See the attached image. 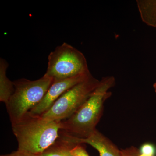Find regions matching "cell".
Segmentation results:
<instances>
[{
  "label": "cell",
  "mask_w": 156,
  "mask_h": 156,
  "mask_svg": "<svg viewBox=\"0 0 156 156\" xmlns=\"http://www.w3.org/2000/svg\"><path fill=\"white\" fill-rule=\"evenodd\" d=\"M113 76L102 78L98 86L87 100L70 117L60 122L62 133L80 138L93 134L103 115L104 105L111 97L109 90L114 87Z\"/></svg>",
  "instance_id": "obj_1"
},
{
  "label": "cell",
  "mask_w": 156,
  "mask_h": 156,
  "mask_svg": "<svg viewBox=\"0 0 156 156\" xmlns=\"http://www.w3.org/2000/svg\"><path fill=\"white\" fill-rule=\"evenodd\" d=\"M29 114L11 124L18 150L38 155L53 145L60 135L61 124Z\"/></svg>",
  "instance_id": "obj_2"
},
{
  "label": "cell",
  "mask_w": 156,
  "mask_h": 156,
  "mask_svg": "<svg viewBox=\"0 0 156 156\" xmlns=\"http://www.w3.org/2000/svg\"><path fill=\"white\" fill-rule=\"evenodd\" d=\"M53 82L45 75L36 80L22 78L13 82L14 92L5 105L11 124L22 119L38 105Z\"/></svg>",
  "instance_id": "obj_3"
},
{
  "label": "cell",
  "mask_w": 156,
  "mask_h": 156,
  "mask_svg": "<svg viewBox=\"0 0 156 156\" xmlns=\"http://www.w3.org/2000/svg\"><path fill=\"white\" fill-rule=\"evenodd\" d=\"M44 75L53 81L64 80L90 73L87 59L82 52L64 43L48 56Z\"/></svg>",
  "instance_id": "obj_4"
},
{
  "label": "cell",
  "mask_w": 156,
  "mask_h": 156,
  "mask_svg": "<svg viewBox=\"0 0 156 156\" xmlns=\"http://www.w3.org/2000/svg\"><path fill=\"white\" fill-rule=\"evenodd\" d=\"M100 80L91 75L61 95L41 116L50 121L61 122L69 118L87 100Z\"/></svg>",
  "instance_id": "obj_5"
},
{
  "label": "cell",
  "mask_w": 156,
  "mask_h": 156,
  "mask_svg": "<svg viewBox=\"0 0 156 156\" xmlns=\"http://www.w3.org/2000/svg\"><path fill=\"white\" fill-rule=\"evenodd\" d=\"M91 73L73 77L53 81L41 101L33 109L29 114L33 116H40L48 111L54 102L67 90L83 82L91 75Z\"/></svg>",
  "instance_id": "obj_6"
},
{
  "label": "cell",
  "mask_w": 156,
  "mask_h": 156,
  "mask_svg": "<svg viewBox=\"0 0 156 156\" xmlns=\"http://www.w3.org/2000/svg\"><path fill=\"white\" fill-rule=\"evenodd\" d=\"M79 144H88L97 150L99 156H121L120 150L97 129L86 138H78Z\"/></svg>",
  "instance_id": "obj_7"
},
{
  "label": "cell",
  "mask_w": 156,
  "mask_h": 156,
  "mask_svg": "<svg viewBox=\"0 0 156 156\" xmlns=\"http://www.w3.org/2000/svg\"><path fill=\"white\" fill-rule=\"evenodd\" d=\"M78 144L74 136L60 132V135L54 144L42 154L37 156H73L71 149Z\"/></svg>",
  "instance_id": "obj_8"
},
{
  "label": "cell",
  "mask_w": 156,
  "mask_h": 156,
  "mask_svg": "<svg viewBox=\"0 0 156 156\" xmlns=\"http://www.w3.org/2000/svg\"><path fill=\"white\" fill-rule=\"evenodd\" d=\"M9 63L4 58L0 59V101L6 104L14 92V82L7 76Z\"/></svg>",
  "instance_id": "obj_9"
},
{
  "label": "cell",
  "mask_w": 156,
  "mask_h": 156,
  "mask_svg": "<svg viewBox=\"0 0 156 156\" xmlns=\"http://www.w3.org/2000/svg\"><path fill=\"white\" fill-rule=\"evenodd\" d=\"M136 3L142 21L156 27V0H138Z\"/></svg>",
  "instance_id": "obj_10"
},
{
  "label": "cell",
  "mask_w": 156,
  "mask_h": 156,
  "mask_svg": "<svg viewBox=\"0 0 156 156\" xmlns=\"http://www.w3.org/2000/svg\"><path fill=\"white\" fill-rule=\"evenodd\" d=\"M140 154L147 155L155 156L156 154V149L154 144L149 143L144 144L139 149Z\"/></svg>",
  "instance_id": "obj_11"
},
{
  "label": "cell",
  "mask_w": 156,
  "mask_h": 156,
  "mask_svg": "<svg viewBox=\"0 0 156 156\" xmlns=\"http://www.w3.org/2000/svg\"><path fill=\"white\" fill-rule=\"evenodd\" d=\"M71 153L73 156H90L83 144L74 146L71 149Z\"/></svg>",
  "instance_id": "obj_12"
},
{
  "label": "cell",
  "mask_w": 156,
  "mask_h": 156,
  "mask_svg": "<svg viewBox=\"0 0 156 156\" xmlns=\"http://www.w3.org/2000/svg\"><path fill=\"white\" fill-rule=\"evenodd\" d=\"M121 156H138L140 154L139 149L134 146L120 150Z\"/></svg>",
  "instance_id": "obj_13"
},
{
  "label": "cell",
  "mask_w": 156,
  "mask_h": 156,
  "mask_svg": "<svg viewBox=\"0 0 156 156\" xmlns=\"http://www.w3.org/2000/svg\"><path fill=\"white\" fill-rule=\"evenodd\" d=\"M1 156H37L35 155L29 153L27 152L23 151L18 150L13 152L11 153L8 154L2 155Z\"/></svg>",
  "instance_id": "obj_14"
},
{
  "label": "cell",
  "mask_w": 156,
  "mask_h": 156,
  "mask_svg": "<svg viewBox=\"0 0 156 156\" xmlns=\"http://www.w3.org/2000/svg\"><path fill=\"white\" fill-rule=\"evenodd\" d=\"M153 87H154V89L155 92H156V83H155L154 84Z\"/></svg>",
  "instance_id": "obj_15"
},
{
  "label": "cell",
  "mask_w": 156,
  "mask_h": 156,
  "mask_svg": "<svg viewBox=\"0 0 156 156\" xmlns=\"http://www.w3.org/2000/svg\"><path fill=\"white\" fill-rule=\"evenodd\" d=\"M138 156H151L143 154H140V153L138 155Z\"/></svg>",
  "instance_id": "obj_16"
}]
</instances>
